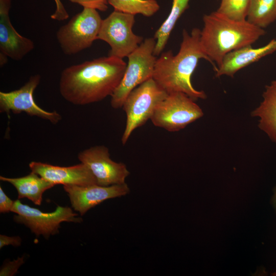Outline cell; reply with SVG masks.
<instances>
[{
  "instance_id": "cell-8",
  "label": "cell",
  "mask_w": 276,
  "mask_h": 276,
  "mask_svg": "<svg viewBox=\"0 0 276 276\" xmlns=\"http://www.w3.org/2000/svg\"><path fill=\"white\" fill-rule=\"evenodd\" d=\"M134 15L114 10L102 20L98 39L110 47L109 56L123 59L136 49L143 37L133 33Z\"/></svg>"
},
{
  "instance_id": "cell-25",
  "label": "cell",
  "mask_w": 276,
  "mask_h": 276,
  "mask_svg": "<svg viewBox=\"0 0 276 276\" xmlns=\"http://www.w3.org/2000/svg\"><path fill=\"white\" fill-rule=\"evenodd\" d=\"M15 201L11 199L0 187V212L6 213L11 212Z\"/></svg>"
},
{
  "instance_id": "cell-5",
  "label": "cell",
  "mask_w": 276,
  "mask_h": 276,
  "mask_svg": "<svg viewBox=\"0 0 276 276\" xmlns=\"http://www.w3.org/2000/svg\"><path fill=\"white\" fill-rule=\"evenodd\" d=\"M152 78L133 89L125 99L122 108L126 123L121 138L125 145L132 132L150 119L157 105L168 96Z\"/></svg>"
},
{
  "instance_id": "cell-14",
  "label": "cell",
  "mask_w": 276,
  "mask_h": 276,
  "mask_svg": "<svg viewBox=\"0 0 276 276\" xmlns=\"http://www.w3.org/2000/svg\"><path fill=\"white\" fill-rule=\"evenodd\" d=\"M11 0H0V54L20 60L35 47L33 41L19 34L11 24Z\"/></svg>"
},
{
  "instance_id": "cell-13",
  "label": "cell",
  "mask_w": 276,
  "mask_h": 276,
  "mask_svg": "<svg viewBox=\"0 0 276 276\" xmlns=\"http://www.w3.org/2000/svg\"><path fill=\"white\" fill-rule=\"evenodd\" d=\"M31 171L45 180L56 185L85 186L97 183L94 174L85 164L60 167L47 163L31 162L29 164Z\"/></svg>"
},
{
  "instance_id": "cell-16",
  "label": "cell",
  "mask_w": 276,
  "mask_h": 276,
  "mask_svg": "<svg viewBox=\"0 0 276 276\" xmlns=\"http://www.w3.org/2000/svg\"><path fill=\"white\" fill-rule=\"evenodd\" d=\"M263 100L250 113L258 117V127L276 144V79L265 86Z\"/></svg>"
},
{
  "instance_id": "cell-26",
  "label": "cell",
  "mask_w": 276,
  "mask_h": 276,
  "mask_svg": "<svg viewBox=\"0 0 276 276\" xmlns=\"http://www.w3.org/2000/svg\"><path fill=\"white\" fill-rule=\"evenodd\" d=\"M21 239L18 236L9 237L5 235H0V248L5 246L11 245L13 246H19L21 244Z\"/></svg>"
},
{
  "instance_id": "cell-23",
  "label": "cell",
  "mask_w": 276,
  "mask_h": 276,
  "mask_svg": "<svg viewBox=\"0 0 276 276\" xmlns=\"http://www.w3.org/2000/svg\"><path fill=\"white\" fill-rule=\"evenodd\" d=\"M24 257L18 258L16 260L6 263L1 269L0 275H14L19 267L24 263Z\"/></svg>"
},
{
  "instance_id": "cell-2",
  "label": "cell",
  "mask_w": 276,
  "mask_h": 276,
  "mask_svg": "<svg viewBox=\"0 0 276 276\" xmlns=\"http://www.w3.org/2000/svg\"><path fill=\"white\" fill-rule=\"evenodd\" d=\"M201 30L193 28L189 33L186 29L182 33V41L177 54L172 50L163 52L156 59L152 78L168 94L183 93L194 101L205 99L203 90L196 89L191 77L200 59L209 61L215 71L217 66L204 53L200 41Z\"/></svg>"
},
{
  "instance_id": "cell-20",
  "label": "cell",
  "mask_w": 276,
  "mask_h": 276,
  "mask_svg": "<svg viewBox=\"0 0 276 276\" xmlns=\"http://www.w3.org/2000/svg\"><path fill=\"white\" fill-rule=\"evenodd\" d=\"M114 10L136 15L150 17L156 13L160 6L156 0H108Z\"/></svg>"
},
{
  "instance_id": "cell-18",
  "label": "cell",
  "mask_w": 276,
  "mask_h": 276,
  "mask_svg": "<svg viewBox=\"0 0 276 276\" xmlns=\"http://www.w3.org/2000/svg\"><path fill=\"white\" fill-rule=\"evenodd\" d=\"M189 1L190 0H173L169 15L154 35L153 37L156 40L153 52L155 56H159L163 52L177 21L189 8Z\"/></svg>"
},
{
  "instance_id": "cell-1",
  "label": "cell",
  "mask_w": 276,
  "mask_h": 276,
  "mask_svg": "<svg viewBox=\"0 0 276 276\" xmlns=\"http://www.w3.org/2000/svg\"><path fill=\"white\" fill-rule=\"evenodd\" d=\"M126 66L123 59L108 55L67 67L60 75V93L75 105L101 101L113 94Z\"/></svg>"
},
{
  "instance_id": "cell-19",
  "label": "cell",
  "mask_w": 276,
  "mask_h": 276,
  "mask_svg": "<svg viewBox=\"0 0 276 276\" xmlns=\"http://www.w3.org/2000/svg\"><path fill=\"white\" fill-rule=\"evenodd\" d=\"M246 20L264 29L276 20V0H250Z\"/></svg>"
},
{
  "instance_id": "cell-17",
  "label": "cell",
  "mask_w": 276,
  "mask_h": 276,
  "mask_svg": "<svg viewBox=\"0 0 276 276\" xmlns=\"http://www.w3.org/2000/svg\"><path fill=\"white\" fill-rule=\"evenodd\" d=\"M0 180L10 183L15 188L18 199L27 198L38 205L41 203L44 192L55 186L32 171L26 176L18 178L1 176Z\"/></svg>"
},
{
  "instance_id": "cell-11",
  "label": "cell",
  "mask_w": 276,
  "mask_h": 276,
  "mask_svg": "<svg viewBox=\"0 0 276 276\" xmlns=\"http://www.w3.org/2000/svg\"><path fill=\"white\" fill-rule=\"evenodd\" d=\"M78 157L89 168L99 186L125 183L130 174L125 164L110 158L109 149L105 146L91 147L80 152Z\"/></svg>"
},
{
  "instance_id": "cell-21",
  "label": "cell",
  "mask_w": 276,
  "mask_h": 276,
  "mask_svg": "<svg viewBox=\"0 0 276 276\" xmlns=\"http://www.w3.org/2000/svg\"><path fill=\"white\" fill-rule=\"evenodd\" d=\"M250 0H221L216 11L227 18L236 21L246 20Z\"/></svg>"
},
{
  "instance_id": "cell-6",
  "label": "cell",
  "mask_w": 276,
  "mask_h": 276,
  "mask_svg": "<svg viewBox=\"0 0 276 276\" xmlns=\"http://www.w3.org/2000/svg\"><path fill=\"white\" fill-rule=\"evenodd\" d=\"M102 19L97 10L83 8L56 33V38L63 53L67 55L85 50L98 39Z\"/></svg>"
},
{
  "instance_id": "cell-22",
  "label": "cell",
  "mask_w": 276,
  "mask_h": 276,
  "mask_svg": "<svg viewBox=\"0 0 276 276\" xmlns=\"http://www.w3.org/2000/svg\"><path fill=\"white\" fill-rule=\"evenodd\" d=\"M77 3L83 8H89L101 11H105L108 8V0H68Z\"/></svg>"
},
{
  "instance_id": "cell-3",
  "label": "cell",
  "mask_w": 276,
  "mask_h": 276,
  "mask_svg": "<svg viewBox=\"0 0 276 276\" xmlns=\"http://www.w3.org/2000/svg\"><path fill=\"white\" fill-rule=\"evenodd\" d=\"M202 19L200 43L205 54L217 67L226 54L251 45L266 33L264 29L247 20H234L217 11L204 15Z\"/></svg>"
},
{
  "instance_id": "cell-15",
  "label": "cell",
  "mask_w": 276,
  "mask_h": 276,
  "mask_svg": "<svg viewBox=\"0 0 276 276\" xmlns=\"http://www.w3.org/2000/svg\"><path fill=\"white\" fill-rule=\"evenodd\" d=\"M276 51V39H272L266 45L254 48L251 45L234 50L226 54L215 71L216 77L227 76L233 77L241 69L255 62Z\"/></svg>"
},
{
  "instance_id": "cell-12",
  "label": "cell",
  "mask_w": 276,
  "mask_h": 276,
  "mask_svg": "<svg viewBox=\"0 0 276 276\" xmlns=\"http://www.w3.org/2000/svg\"><path fill=\"white\" fill-rule=\"evenodd\" d=\"M63 189L70 198L72 208L81 216L107 199L120 197L130 192L126 183L109 186L97 184L85 186L63 185Z\"/></svg>"
},
{
  "instance_id": "cell-4",
  "label": "cell",
  "mask_w": 276,
  "mask_h": 276,
  "mask_svg": "<svg viewBox=\"0 0 276 276\" xmlns=\"http://www.w3.org/2000/svg\"><path fill=\"white\" fill-rule=\"evenodd\" d=\"M156 42L154 37L147 38L127 56L128 63L123 77L111 96L112 108L122 107L133 89L152 78L157 59L153 53Z\"/></svg>"
},
{
  "instance_id": "cell-7",
  "label": "cell",
  "mask_w": 276,
  "mask_h": 276,
  "mask_svg": "<svg viewBox=\"0 0 276 276\" xmlns=\"http://www.w3.org/2000/svg\"><path fill=\"white\" fill-rule=\"evenodd\" d=\"M195 101L183 93L169 94L157 105L150 120L154 126L168 131H179L203 116Z\"/></svg>"
},
{
  "instance_id": "cell-10",
  "label": "cell",
  "mask_w": 276,
  "mask_h": 276,
  "mask_svg": "<svg viewBox=\"0 0 276 276\" xmlns=\"http://www.w3.org/2000/svg\"><path fill=\"white\" fill-rule=\"evenodd\" d=\"M41 77L39 74L31 76L20 88L9 92L0 91V112L18 114L25 112L31 116H36L48 120L54 124L61 120L56 111H48L40 108L35 102L33 93L39 85Z\"/></svg>"
},
{
  "instance_id": "cell-24",
  "label": "cell",
  "mask_w": 276,
  "mask_h": 276,
  "mask_svg": "<svg viewBox=\"0 0 276 276\" xmlns=\"http://www.w3.org/2000/svg\"><path fill=\"white\" fill-rule=\"evenodd\" d=\"M56 5L55 12L51 15V19L58 21H63L69 17V15L66 11L61 0H54Z\"/></svg>"
},
{
  "instance_id": "cell-28",
  "label": "cell",
  "mask_w": 276,
  "mask_h": 276,
  "mask_svg": "<svg viewBox=\"0 0 276 276\" xmlns=\"http://www.w3.org/2000/svg\"><path fill=\"white\" fill-rule=\"evenodd\" d=\"M272 275L276 276V271L272 274Z\"/></svg>"
},
{
  "instance_id": "cell-9",
  "label": "cell",
  "mask_w": 276,
  "mask_h": 276,
  "mask_svg": "<svg viewBox=\"0 0 276 276\" xmlns=\"http://www.w3.org/2000/svg\"><path fill=\"white\" fill-rule=\"evenodd\" d=\"M11 212L17 214L14 216L15 222L25 225L36 235H42L46 238L58 233L60 224L62 222H80L82 221L69 207L58 205L55 211L44 213L23 204L18 200L15 201Z\"/></svg>"
},
{
  "instance_id": "cell-27",
  "label": "cell",
  "mask_w": 276,
  "mask_h": 276,
  "mask_svg": "<svg viewBox=\"0 0 276 276\" xmlns=\"http://www.w3.org/2000/svg\"><path fill=\"white\" fill-rule=\"evenodd\" d=\"M272 202H273L274 206L276 210V187H275L274 189V195L272 198Z\"/></svg>"
}]
</instances>
